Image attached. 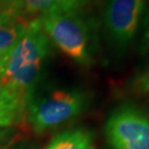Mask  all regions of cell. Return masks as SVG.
<instances>
[{"label": "cell", "mask_w": 149, "mask_h": 149, "mask_svg": "<svg viewBox=\"0 0 149 149\" xmlns=\"http://www.w3.org/2000/svg\"><path fill=\"white\" fill-rule=\"evenodd\" d=\"M49 53V38L36 18L28 23L22 37L9 50L0 84L31 100V92Z\"/></svg>", "instance_id": "1"}, {"label": "cell", "mask_w": 149, "mask_h": 149, "mask_svg": "<svg viewBox=\"0 0 149 149\" xmlns=\"http://www.w3.org/2000/svg\"><path fill=\"white\" fill-rule=\"evenodd\" d=\"M38 18L47 36L70 59L82 65L93 62L90 24L76 11H63L55 7Z\"/></svg>", "instance_id": "2"}, {"label": "cell", "mask_w": 149, "mask_h": 149, "mask_svg": "<svg viewBox=\"0 0 149 149\" xmlns=\"http://www.w3.org/2000/svg\"><path fill=\"white\" fill-rule=\"evenodd\" d=\"M90 104L88 93L81 90H54L28 103V120L36 134H42L77 117Z\"/></svg>", "instance_id": "3"}, {"label": "cell", "mask_w": 149, "mask_h": 149, "mask_svg": "<svg viewBox=\"0 0 149 149\" xmlns=\"http://www.w3.org/2000/svg\"><path fill=\"white\" fill-rule=\"evenodd\" d=\"M105 136L113 149H149V114L134 104H123L107 118Z\"/></svg>", "instance_id": "4"}, {"label": "cell", "mask_w": 149, "mask_h": 149, "mask_svg": "<svg viewBox=\"0 0 149 149\" xmlns=\"http://www.w3.org/2000/svg\"><path fill=\"white\" fill-rule=\"evenodd\" d=\"M146 0H106L104 28L108 40L119 52L132 43L144 16Z\"/></svg>", "instance_id": "5"}, {"label": "cell", "mask_w": 149, "mask_h": 149, "mask_svg": "<svg viewBox=\"0 0 149 149\" xmlns=\"http://www.w3.org/2000/svg\"><path fill=\"white\" fill-rule=\"evenodd\" d=\"M29 98L0 84V128H9L21 122L27 113Z\"/></svg>", "instance_id": "6"}, {"label": "cell", "mask_w": 149, "mask_h": 149, "mask_svg": "<svg viewBox=\"0 0 149 149\" xmlns=\"http://www.w3.org/2000/svg\"><path fill=\"white\" fill-rule=\"evenodd\" d=\"M92 132L83 128L56 135L45 149H88L93 145Z\"/></svg>", "instance_id": "7"}, {"label": "cell", "mask_w": 149, "mask_h": 149, "mask_svg": "<svg viewBox=\"0 0 149 149\" xmlns=\"http://www.w3.org/2000/svg\"><path fill=\"white\" fill-rule=\"evenodd\" d=\"M29 22L15 20L0 26V53L8 52L22 37Z\"/></svg>", "instance_id": "8"}, {"label": "cell", "mask_w": 149, "mask_h": 149, "mask_svg": "<svg viewBox=\"0 0 149 149\" xmlns=\"http://www.w3.org/2000/svg\"><path fill=\"white\" fill-rule=\"evenodd\" d=\"M17 1L22 18L28 22H30L28 16L33 17L36 15H40L39 17H41L58 6L56 0H17Z\"/></svg>", "instance_id": "9"}, {"label": "cell", "mask_w": 149, "mask_h": 149, "mask_svg": "<svg viewBox=\"0 0 149 149\" xmlns=\"http://www.w3.org/2000/svg\"><path fill=\"white\" fill-rule=\"evenodd\" d=\"M15 20H23L17 0H0V26ZM28 22V21H27Z\"/></svg>", "instance_id": "10"}, {"label": "cell", "mask_w": 149, "mask_h": 149, "mask_svg": "<svg viewBox=\"0 0 149 149\" xmlns=\"http://www.w3.org/2000/svg\"><path fill=\"white\" fill-rule=\"evenodd\" d=\"M130 88L139 95L149 96V70L143 72L132 81Z\"/></svg>", "instance_id": "11"}, {"label": "cell", "mask_w": 149, "mask_h": 149, "mask_svg": "<svg viewBox=\"0 0 149 149\" xmlns=\"http://www.w3.org/2000/svg\"><path fill=\"white\" fill-rule=\"evenodd\" d=\"M140 51L144 54H149V7L143 19V34L140 40Z\"/></svg>", "instance_id": "12"}, {"label": "cell", "mask_w": 149, "mask_h": 149, "mask_svg": "<svg viewBox=\"0 0 149 149\" xmlns=\"http://www.w3.org/2000/svg\"><path fill=\"white\" fill-rule=\"evenodd\" d=\"M90 1L91 0H62L56 7L63 11H77Z\"/></svg>", "instance_id": "13"}, {"label": "cell", "mask_w": 149, "mask_h": 149, "mask_svg": "<svg viewBox=\"0 0 149 149\" xmlns=\"http://www.w3.org/2000/svg\"><path fill=\"white\" fill-rule=\"evenodd\" d=\"M11 132L8 128H0V145H2L5 141H7L10 138Z\"/></svg>", "instance_id": "14"}, {"label": "cell", "mask_w": 149, "mask_h": 149, "mask_svg": "<svg viewBox=\"0 0 149 149\" xmlns=\"http://www.w3.org/2000/svg\"><path fill=\"white\" fill-rule=\"evenodd\" d=\"M8 52H9V51H8ZM8 52H2V53H0V80H1V77H2V74H3V69H5V64H6V60H7Z\"/></svg>", "instance_id": "15"}, {"label": "cell", "mask_w": 149, "mask_h": 149, "mask_svg": "<svg viewBox=\"0 0 149 149\" xmlns=\"http://www.w3.org/2000/svg\"><path fill=\"white\" fill-rule=\"evenodd\" d=\"M88 149H95V148H94V146H92V147H90Z\"/></svg>", "instance_id": "16"}, {"label": "cell", "mask_w": 149, "mask_h": 149, "mask_svg": "<svg viewBox=\"0 0 149 149\" xmlns=\"http://www.w3.org/2000/svg\"><path fill=\"white\" fill-rule=\"evenodd\" d=\"M56 1H58V3H59V2H61V1H62V0H56Z\"/></svg>", "instance_id": "17"}]
</instances>
